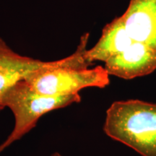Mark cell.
Returning a JSON list of instances; mask_svg holds the SVG:
<instances>
[{
    "label": "cell",
    "instance_id": "1",
    "mask_svg": "<svg viewBox=\"0 0 156 156\" xmlns=\"http://www.w3.org/2000/svg\"><path fill=\"white\" fill-rule=\"evenodd\" d=\"M103 130L142 156H156L155 103L140 100L114 102L106 112Z\"/></svg>",
    "mask_w": 156,
    "mask_h": 156
},
{
    "label": "cell",
    "instance_id": "4",
    "mask_svg": "<svg viewBox=\"0 0 156 156\" xmlns=\"http://www.w3.org/2000/svg\"><path fill=\"white\" fill-rule=\"evenodd\" d=\"M109 76L101 66L93 69L64 66L34 72L24 80L39 93L61 96L77 94L87 87L103 88L110 83Z\"/></svg>",
    "mask_w": 156,
    "mask_h": 156
},
{
    "label": "cell",
    "instance_id": "7",
    "mask_svg": "<svg viewBox=\"0 0 156 156\" xmlns=\"http://www.w3.org/2000/svg\"><path fill=\"white\" fill-rule=\"evenodd\" d=\"M133 41L122 17H116L103 28L100 38L94 46L86 51L85 56L92 64L96 61L106 63L124 51Z\"/></svg>",
    "mask_w": 156,
    "mask_h": 156
},
{
    "label": "cell",
    "instance_id": "2",
    "mask_svg": "<svg viewBox=\"0 0 156 156\" xmlns=\"http://www.w3.org/2000/svg\"><path fill=\"white\" fill-rule=\"evenodd\" d=\"M80 101L79 93L52 96L36 91L25 80L17 82L5 96V107L13 113L15 126L7 139L0 145V154L34 129L45 114Z\"/></svg>",
    "mask_w": 156,
    "mask_h": 156
},
{
    "label": "cell",
    "instance_id": "5",
    "mask_svg": "<svg viewBox=\"0 0 156 156\" xmlns=\"http://www.w3.org/2000/svg\"><path fill=\"white\" fill-rule=\"evenodd\" d=\"M104 68L109 75L124 80L150 75L156 69V51L133 41L124 51L107 61Z\"/></svg>",
    "mask_w": 156,
    "mask_h": 156
},
{
    "label": "cell",
    "instance_id": "3",
    "mask_svg": "<svg viewBox=\"0 0 156 156\" xmlns=\"http://www.w3.org/2000/svg\"><path fill=\"white\" fill-rule=\"evenodd\" d=\"M89 35L83 34L77 49L71 55L52 62H43L23 56L13 51L0 38V112L5 108V96L17 82L29 74L39 70L58 67L88 68L92 65L85 58Z\"/></svg>",
    "mask_w": 156,
    "mask_h": 156
},
{
    "label": "cell",
    "instance_id": "6",
    "mask_svg": "<svg viewBox=\"0 0 156 156\" xmlns=\"http://www.w3.org/2000/svg\"><path fill=\"white\" fill-rule=\"evenodd\" d=\"M122 17L134 41L156 51V0H129Z\"/></svg>",
    "mask_w": 156,
    "mask_h": 156
},
{
    "label": "cell",
    "instance_id": "8",
    "mask_svg": "<svg viewBox=\"0 0 156 156\" xmlns=\"http://www.w3.org/2000/svg\"><path fill=\"white\" fill-rule=\"evenodd\" d=\"M51 156H62V155H60V154L58 153H54L52 154V155Z\"/></svg>",
    "mask_w": 156,
    "mask_h": 156
}]
</instances>
